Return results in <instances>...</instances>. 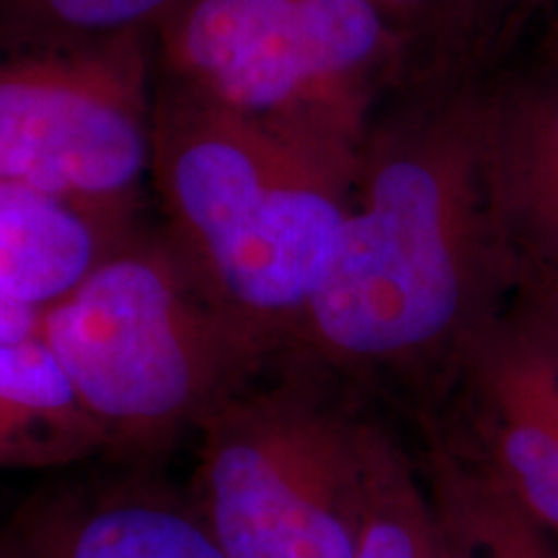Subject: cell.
<instances>
[{
    "label": "cell",
    "mask_w": 558,
    "mask_h": 558,
    "mask_svg": "<svg viewBox=\"0 0 558 558\" xmlns=\"http://www.w3.org/2000/svg\"><path fill=\"white\" fill-rule=\"evenodd\" d=\"M486 73H411L373 111L337 254L284 357L429 403L505 316L514 264L486 179Z\"/></svg>",
    "instance_id": "cell-1"
},
{
    "label": "cell",
    "mask_w": 558,
    "mask_h": 558,
    "mask_svg": "<svg viewBox=\"0 0 558 558\" xmlns=\"http://www.w3.org/2000/svg\"><path fill=\"white\" fill-rule=\"evenodd\" d=\"M357 148L243 120L156 83L150 186L166 235L279 352L337 254Z\"/></svg>",
    "instance_id": "cell-2"
},
{
    "label": "cell",
    "mask_w": 558,
    "mask_h": 558,
    "mask_svg": "<svg viewBox=\"0 0 558 558\" xmlns=\"http://www.w3.org/2000/svg\"><path fill=\"white\" fill-rule=\"evenodd\" d=\"M37 333L109 448L130 452L197 435L282 354L215 298L163 228L122 243L73 295L39 313Z\"/></svg>",
    "instance_id": "cell-3"
},
{
    "label": "cell",
    "mask_w": 558,
    "mask_h": 558,
    "mask_svg": "<svg viewBox=\"0 0 558 558\" xmlns=\"http://www.w3.org/2000/svg\"><path fill=\"white\" fill-rule=\"evenodd\" d=\"M153 73L243 120L357 145L411 62L373 0H179Z\"/></svg>",
    "instance_id": "cell-4"
},
{
    "label": "cell",
    "mask_w": 558,
    "mask_h": 558,
    "mask_svg": "<svg viewBox=\"0 0 558 558\" xmlns=\"http://www.w3.org/2000/svg\"><path fill=\"white\" fill-rule=\"evenodd\" d=\"M279 357L197 429L192 499L226 558H354L367 418Z\"/></svg>",
    "instance_id": "cell-5"
},
{
    "label": "cell",
    "mask_w": 558,
    "mask_h": 558,
    "mask_svg": "<svg viewBox=\"0 0 558 558\" xmlns=\"http://www.w3.org/2000/svg\"><path fill=\"white\" fill-rule=\"evenodd\" d=\"M153 37L0 47V186L132 220L150 184Z\"/></svg>",
    "instance_id": "cell-6"
},
{
    "label": "cell",
    "mask_w": 558,
    "mask_h": 558,
    "mask_svg": "<svg viewBox=\"0 0 558 558\" xmlns=\"http://www.w3.org/2000/svg\"><path fill=\"white\" fill-rule=\"evenodd\" d=\"M424 414L435 439L558 543V365L501 316Z\"/></svg>",
    "instance_id": "cell-7"
},
{
    "label": "cell",
    "mask_w": 558,
    "mask_h": 558,
    "mask_svg": "<svg viewBox=\"0 0 558 558\" xmlns=\"http://www.w3.org/2000/svg\"><path fill=\"white\" fill-rule=\"evenodd\" d=\"M486 179L520 277H558V58L488 70L481 99Z\"/></svg>",
    "instance_id": "cell-8"
},
{
    "label": "cell",
    "mask_w": 558,
    "mask_h": 558,
    "mask_svg": "<svg viewBox=\"0 0 558 558\" xmlns=\"http://www.w3.org/2000/svg\"><path fill=\"white\" fill-rule=\"evenodd\" d=\"M0 535L9 558H226L192 494L148 478L50 488Z\"/></svg>",
    "instance_id": "cell-9"
},
{
    "label": "cell",
    "mask_w": 558,
    "mask_h": 558,
    "mask_svg": "<svg viewBox=\"0 0 558 558\" xmlns=\"http://www.w3.org/2000/svg\"><path fill=\"white\" fill-rule=\"evenodd\" d=\"M132 220L32 192L0 197V295L45 313L128 243Z\"/></svg>",
    "instance_id": "cell-10"
},
{
    "label": "cell",
    "mask_w": 558,
    "mask_h": 558,
    "mask_svg": "<svg viewBox=\"0 0 558 558\" xmlns=\"http://www.w3.org/2000/svg\"><path fill=\"white\" fill-rule=\"evenodd\" d=\"M107 448V432L39 333L0 341V469H65Z\"/></svg>",
    "instance_id": "cell-11"
},
{
    "label": "cell",
    "mask_w": 558,
    "mask_h": 558,
    "mask_svg": "<svg viewBox=\"0 0 558 558\" xmlns=\"http://www.w3.org/2000/svg\"><path fill=\"white\" fill-rule=\"evenodd\" d=\"M439 558H558V543L435 439L416 460Z\"/></svg>",
    "instance_id": "cell-12"
},
{
    "label": "cell",
    "mask_w": 558,
    "mask_h": 558,
    "mask_svg": "<svg viewBox=\"0 0 558 558\" xmlns=\"http://www.w3.org/2000/svg\"><path fill=\"white\" fill-rule=\"evenodd\" d=\"M354 558H439L422 471L375 418L365 429L362 512Z\"/></svg>",
    "instance_id": "cell-13"
},
{
    "label": "cell",
    "mask_w": 558,
    "mask_h": 558,
    "mask_svg": "<svg viewBox=\"0 0 558 558\" xmlns=\"http://www.w3.org/2000/svg\"><path fill=\"white\" fill-rule=\"evenodd\" d=\"M179 0H0V47H88L153 37Z\"/></svg>",
    "instance_id": "cell-14"
},
{
    "label": "cell",
    "mask_w": 558,
    "mask_h": 558,
    "mask_svg": "<svg viewBox=\"0 0 558 558\" xmlns=\"http://www.w3.org/2000/svg\"><path fill=\"white\" fill-rule=\"evenodd\" d=\"M409 52L411 73L486 68V0H373Z\"/></svg>",
    "instance_id": "cell-15"
},
{
    "label": "cell",
    "mask_w": 558,
    "mask_h": 558,
    "mask_svg": "<svg viewBox=\"0 0 558 558\" xmlns=\"http://www.w3.org/2000/svg\"><path fill=\"white\" fill-rule=\"evenodd\" d=\"M507 316L558 365V277H520Z\"/></svg>",
    "instance_id": "cell-16"
},
{
    "label": "cell",
    "mask_w": 558,
    "mask_h": 558,
    "mask_svg": "<svg viewBox=\"0 0 558 558\" xmlns=\"http://www.w3.org/2000/svg\"><path fill=\"white\" fill-rule=\"evenodd\" d=\"M554 0H486V68H499L518 41V34Z\"/></svg>",
    "instance_id": "cell-17"
},
{
    "label": "cell",
    "mask_w": 558,
    "mask_h": 558,
    "mask_svg": "<svg viewBox=\"0 0 558 558\" xmlns=\"http://www.w3.org/2000/svg\"><path fill=\"white\" fill-rule=\"evenodd\" d=\"M39 313L0 295V341H19L37 337Z\"/></svg>",
    "instance_id": "cell-18"
},
{
    "label": "cell",
    "mask_w": 558,
    "mask_h": 558,
    "mask_svg": "<svg viewBox=\"0 0 558 558\" xmlns=\"http://www.w3.org/2000/svg\"><path fill=\"white\" fill-rule=\"evenodd\" d=\"M541 47L558 58V0H554V5L548 9V26H546V37H543Z\"/></svg>",
    "instance_id": "cell-19"
},
{
    "label": "cell",
    "mask_w": 558,
    "mask_h": 558,
    "mask_svg": "<svg viewBox=\"0 0 558 558\" xmlns=\"http://www.w3.org/2000/svg\"><path fill=\"white\" fill-rule=\"evenodd\" d=\"M0 558H9V548H5L3 535H0Z\"/></svg>",
    "instance_id": "cell-20"
}]
</instances>
